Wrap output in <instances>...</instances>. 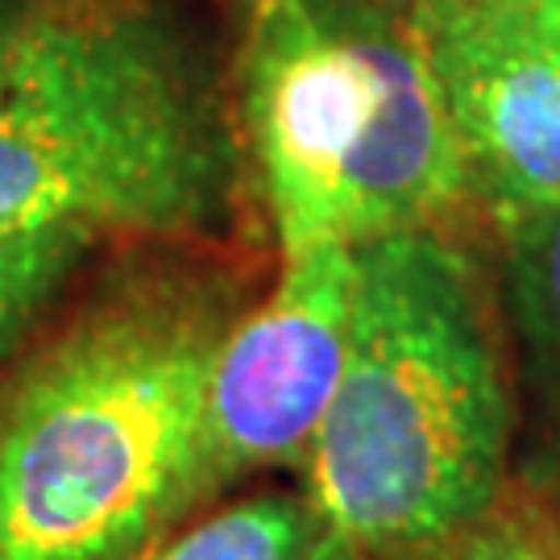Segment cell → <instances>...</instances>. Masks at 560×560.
<instances>
[{"label": "cell", "mask_w": 560, "mask_h": 560, "mask_svg": "<svg viewBox=\"0 0 560 560\" xmlns=\"http://www.w3.org/2000/svg\"><path fill=\"white\" fill-rule=\"evenodd\" d=\"M233 145L183 34L145 0H34L0 67V237H187L229 200Z\"/></svg>", "instance_id": "cell-3"}, {"label": "cell", "mask_w": 560, "mask_h": 560, "mask_svg": "<svg viewBox=\"0 0 560 560\" xmlns=\"http://www.w3.org/2000/svg\"><path fill=\"white\" fill-rule=\"evenodd\" d=\"M499 328L478 261L436 229L353 245L345 370L303 474L361 560L432 540L511 486Z\"/></svg>", "instance_id": "cell-2"}, {"label": "cell", "mask_w": 560, "mask_h": 560, "mask_svg": "<svg viewBox=\"0 0 560 560\" xmlns=\"http://www.w3.org/2000/svg\"><path fill=\"white\" fill-rule=\"evenodd\" d=\"M515 4L536 30H544L552 42H560V0H515Z\"/></svg>", "instance_id": "cell-11"}, {"label": "cell", "mask_w": 560, "mask_h": 560, "mask_svg": "<svg viewBox=\"0 0 560 560\" xmlns=\"http://www.w3.org/2000/svg\"><path fill=\"white\" fill-rule=\"evenodd\" d=\"M237 282L125 266L0 390V560H141L203 502V402Z\"/></svg>", "instance_id": "cell-1"}, {"label": "cell", "mask_w": 560, "mask_h": 560, "mask_svg": "<svg viewBox=\"0 0 560 560\" xmlns=\"http://www.w3.org/2000/svg\"><path fill=\"white\" fill-rule=\"evenodd\" d=\"M141 560H361L307 494H258L221 506Z\"/></svg>", "instance_id": "cell-7"}, {"label": "cell", "mask_w": 560, "mask_h": 560, "mask_svg": "<svg viewBox=\"0 0 560 560\" xmlns=\"http://www.w3.org/2000/svg\"><path fill=\"white\" fill-rule=\"evenodd\" d=\"M13 21H18V13L0 9V67H4V50H9V34H13Z\"/></svg>", "instance_id": "cell-12"}, {"label": "cell", "mask_w": 560, "mask_h": 560, "mask_svg": "<svg viewBox=\"0 0 560 560\" xmlns=\"http://www.w3.org/2000/svg\"><path fill=\"white\" fill-rule=\"evenodd\" d=\"M469 196L499 224L560 200V42L515 0H411Z\"/></svg>", "instance_id": "cell-6"}, {"label": "cell", "mask_w": 560, "mask_h": 560, "mask_svg": "<svg viewBox=\"0 0 560 560\" xmlns=\"http://www.w3.org/2000/svg\"><path fill=\"white\" fill-rule=\"evenodd\" d=\"M270 4H282V0H258V9H270Z\"/></svg>", "instance_id": "cell-13"}, {"label": "cell", "mask_w": 560, "mask_h": 560, "mask_svg": "<svg viewBox=\"0 0 560 560\" xmlns=\"http://www.w3.org/2000/svg\"><path fill=\"white\" fill-rule=\"evenodd\" d=\"M96 245L88 229H38L0 237V358L30 337L75 266Z\"/></svg>", "instance_id": "cell-9"}, {"label": "cell", "mask_w": 560, "mask_h": 560, "mask_svg": "<svg viewBox=\"0 0 560 560\" xmlns=\"http://www.w3.org/2000/svg\"><path fill=\"white\" fill-rule=\"evenodd\" d=\"M245 120L282 258L436 229L469 200L411 4L282 0L258 9Z\"/></svg>", "instance_id": "cell-4"}, {"label": "cell", "mask_w": 560, "mask_h": 560, "mask_svg": "<svg viewBox=\"0 0 560 560\" xmlns=\"http://www.w3.org/2000/svg\"><path fill=\"white\" fill-rule=\"evenodd\" d=\"M511 241L515 312L544 390L560 399V200L502 224Z\"/></svg>", "instance_id": "cell-8"}, {"label": "cell", "mask_w": 560, "mask_h": 560, "mask_svg": "<svg viewBox=\"0 0 560 560\" xmlns=\"http://www.w3.org/2000/svg\"><path fill=\"white\" fill-rule=\"evenodd\" d=\"M390 4H411V0H390Z\"/></svg>", "instance_id": "cell-14"}, {"label": "cell", "mask_w": 560, "mask_h": 560, "mask_svg": "<svg viewBox=\"0 0 560 560\" xmlns=\"http://www.w3.org/2000/svg\"><path fill=\"white\" fill-rule=\"evenodd\" d=\"M382 560H560V520L532 490L506 486L474 520Z\"/></svg>", "instance_id": "cell-10"}, {"label": "cell", "mask_w": 560, "mask_h": 560, "mask_svg": "<svg viewBox=\"0 0 560 560\" xmlns=\"http://www.w3.org/2000/svg\"><path fill=\"white\" fill-rule=\"evenodd\" d=\"M353 249L282 258L279 287L224 332L203 402V502L224 486L295 469L320 432L349 349Z\"/></svg>", "instance_id": "cell-5"}]
</instances>
